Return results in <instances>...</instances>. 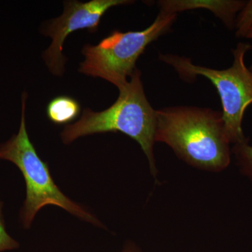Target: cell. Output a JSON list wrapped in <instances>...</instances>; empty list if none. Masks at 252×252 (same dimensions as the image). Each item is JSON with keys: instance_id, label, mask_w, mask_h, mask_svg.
<instances>
[{"instance_id": "obj_5", "label": "cell", "mask_w": 252, "mask_h": 252, "mask_svg": "<svg viewBox=\"0 0 252 252\" xmlns=\"http://www.w3.org/2000/svg\"><path fill=\"white\" fill-rule=\"evenodd\" d=\"M176 17L177 14L160 11L153 23L143 31H114L97 45L86 44L82 49L85 60L79 72L102 78L120 89L127 84V77L135 72L136 62L147 46L169 31Z\"/></svg>"}, {"instance_id": "obj_12", "label": "cell", "mask_w": 252, "mask_h": 252, "mask_svg": "<svg viewBox=\"0 0 252 252\" xmlns=\"http://www.w3.org/2000/svg\"><path fill=\"white\" fill-rule=\"evenodd\" d=\"M120 252H143L137 245L134 243H128L126 244L124 248Z\"/></svg>"}, {"instance_id": "obj_10", "label": "cell", "mask_w": 252, "mask_h": 252, "mask_svg": "<svg viewBox=\"0 0 252 252\" xmlns=\"http://www.w3.org/2000/svg\"><path fill=\"white\" fill-rule=\"evenodd\" d=\"M235 27L236 36L245 37L252 27V0L246 2L235 18Z\"/></svg>"}, {"instance_id": "obj_4", "label": "cell", "mask_w": 252, "mask_h": 252, "mask_svg": "<svg viewBox=\"0 0 252 252\" xmlns=\"http://www.w3.org/2000/svg\"><path fill=\"white\" fill-rule=\"evenodd\" d=\"M251 49L250 44L239 43L233 50V65L222 70L195 65L188 58L159 55V59L175 68L184 80L190 81L201 75L211 81L220 96L222 117L230 144L248 141L244 135L242 124L245 110L252 103V71L245 63V54Z\"/></svg>"}, {"instance_id": "obj_11", "label": "cell", "mask_w": 252, "mask_h": 252, "mask_svg": "<svg viewBox=\"0 0 252 252\" xmlns=\"http://www.w3.org/2000/svg\"><path fill=\"white\" fill-rule=\"evenodd\" d=\"M4 203L0 201V252L11 251L19 248L20 244L11 236L6 230L4 215H3Z\"/></svg>"}, {"instance_id": "obj_13", "label": "cell", "mask_w": 252, "mask_h": 252, "mask_svg": "<svg viewBox=\"0 0 252 252\" xmlns=\"http://www.w3.org/2000/svg\"><path fill=\"white\" fill-rule=\"evenodd\" d=\"M246 38H248V39H252V27L251 28V29L249 31L248 34H247L246 36H245ZM250 69L252 71V65L251 66V67H250Z\"/></svg>"}, {"instance_id": "obj_2", "label": "cell", "mask_w": 252, "mask_h": 252, "mask_svg": "<svg viewBox=\"0 0 252 252\" xmlns=\"http://www.w3.org/2000/svg\"><path fill=\"white\" fill-rule=\"evenodd\" d=\"M119 90V97L110 107L99 112L85 109L79 121L65 126L61 132L64 144L84 136L105 132H122L140 144L148 159L151 173L157 177L154 154L157 132V110L146 97L141 72H135Z\"/></svg>"}, {"instance_id": "obj_9", "label": "cell", "mask_w": 252, "mask_h": 252, "mask_svg": "<svg viewBox=\"0 0 252 252\" xmlns=\"http://www.w3.org/2000/svg\"><path fill=\"white\" fill-rule=\"evenodd\" d=\"M231 152L235 154L240 171L252 182V146L249 144L248 141L233 144Z\"/></svg>"}, {"instance_id": "obj_8", "label": "cell", "mask_w": 252, "mask_h": 252, "mask_svg": "<svg viewBox=\"0 0 252 252\" xmlns=\"http://www.w3.org/2000/svg\"><path fill=\"white\" fill-rule=\"evenodd\" d=\"M80 112L79 102L69 96L54 97L46 107V114L49 120L57 125L72 122L79 117Z\"/></svg>"}, {"instance_id": "obj_6", "label": "cell", "mask_w": 252, "mask_h": 252, "mask_svg": "<svg viewBox=\"0 0 252 252\" xmlns=\"http://www.w3.org/2000/svg\"><path fill=\"white\" fill-rule=\"evenodd\" d=\"M128 0H91L87 2L65 1L64 11L59 17L50 21L43 29V34L52 39L51 46L44 51L43 59L50 72L62 76L66 59L63 46L68 35L79 30L95 32L103 15L113 6L130 4Z\"/></svg>"}, {"instance_id": "obj_1", "label": "cell", "mask_w": 252, "mask_h": 252, "mask_svg": "<svg viewBox=\"0 0 252 252\" xmlns=\"http://www.w3.org/2000/svg\"><path fill=\"white\" fill-rule=\"evenodd\" d=\"M156 142H163L184 161L218 172L229 165L231 150L222 113L195 107L157 111Z\"/></svg>"}, {"instance_id": "obj_7", "label": "cell", "mask_w": 252, "mask_h": 252, "mask_svg": "<svg viewBox=\"0 0 252 252\" xmlns=\"http://www.w3.org/2000/svg\"><path fill=\"white\" fill-rule=\"evenodd\" d=\"M160 11L167 14L195 9L210 10L230 29L235 27V18L246 1L235 0H162L158 1Z\"/></svg>"}, {"instance_id": "obj_3", "label": "cell", "mask_w": 252, "mask_h": 252, "mask_svg": "<svg viewBox=\"0 0 252 252\" xmlns=\"http://www.w3.org/2000/svg\"><path fill=\"white\" fill-rule=\"evenodd\" d=\"M28 94L21 95V117L17 133L0 144V160L14 164L24 177L26 196L19 212L20 222L25 229L31 228L36 214L44 207H61L88 223L104 228L95 216L73 201L55 183L47 163L41 160L30 139L26 127V111Z\"/></svg>"}]
</instances>
